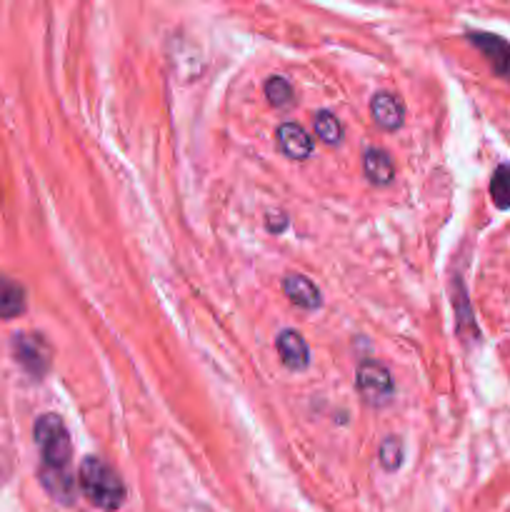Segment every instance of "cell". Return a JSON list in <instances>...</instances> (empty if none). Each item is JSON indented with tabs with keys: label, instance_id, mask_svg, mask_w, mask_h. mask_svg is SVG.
<instances>
[{
	"label": "cell",
	"instance_id": "7a4b0ae2",
	"mask_svg": "<svg viewBox=\"0 0 510 512\" xmlns=\"http://www.w3.org/2000/svg\"><path fill=\"white\" fill-rule=\"evenodd\" d=\"M80 493L90 500L98 510L115 512L125 503V485L120 475L110 468L105 460L88 455L78 465Z\"/></svg>",
	"mask_w": 510,
	"mask_h": 512
},
{
	"label": "cell",
	"instance_id": "6da1fadb",
	"mask_svg": "<svg viewBox=\"0 0 510 512\" xmlns=\"http://www.w3.org/2000/svg\"><path fill=\"white\" fill-rule=\"evenodd\" d=\"M33 438L40 453V483L53 500L63 505L75 503V480L70 475L73 443L63 420L45 413L35 420Z\"/></svg>",
	"mask_w": 510,
	"mask_h": 512
},
{
	"label": "cell",
	"instance_id": "4fadbf2b",
	"mask_svg": "<svg viewBox=\"0 0 510 512\" xmlns=\"http://www.w3.org/2000/svg\"><path fill=\"white\" fill-rule=\"evenodd\" d=\"M313 125H315V135H318L325 145H338L340 138H343V125H340V120L335 118L333 113H328V110L315 113Z\"/></svg>",
	"mask_w": 510,
	"mask_h": 512
},
{
	"label": "cell",
	"instance_id": "ba28073f",
	"mask_svg": "<svg viewBox=\"0 0 510 512\" xmlns=\"http://www.w3.org/2000/svg\"><path fill=\"white\" fill-rule=\"evenodd\" d=\"M275 140H278L280 150H283L290 160H305L313 153V140H310V135L295 123L280 125L278 133H275Z\"/></svg>",
	"mask_w": 510,
	"mask_h": 512
},
{
	"label": "cell",
	"instance_id": "7c38bea8",
	"mask_svg": "<svg viewBox=\"0 0 510 512\" xmlns=\"http://www.w3.org/2000/svg\"><path fill=\"white\" fill-rule=\"evenodd\" d=\"M490 198H493L495 208L510 210V163L495 168L493 178H490Z\"/></svg>",
	"mask_w": 510,
	"mask_h": 512
},
{
	"label": "cell",
	"instance_id": "277c9868",
	"mask_svg": "<svg viewBox=\"0 0 510 512\" xmlns=\"http://www.w3.org/2000/svg\"><path fill=\"white\" fill-rule=\"evenodd\" d=\"M468 40L473 48H478L480 53L490 60L495 75L510 83V43L508 40L500 38V35H493V33H483V30H473V33H468Z\"/></svg>",
	"mask_w": 510,
	"mask_h": 512
},
{
	"label": "cell",
	"instance_id": "5b68a950",
	"mask_svg": "<svg viewBox=\"0 0 510 512\" xmlns=\"http://www.w3.org/2000/svg\"><path fill=\"white\" fill-rule=\"evenodd\" d=\"M13 350H15V360L28 370L30 375H43L50 365V350L48 345L43 343L40 335H30V333H20L13 338Z\"/></svg>",
	"mask_w": 510,
	"mask_h": 512
},
{
	"label": "cell",
	"instance_id": "30bf717a",
	"mask_svg": "<svg viewBox=\"0 0 510 512\" xmlns=\"http://www.w3.org/2000/svg\"><path fill=\"white\" fill-rule=\"evenodd\" d=\"M363 173L373 185H390L395 178V165L385 150L370 148L363 155Z\"/></svg>",
	"mask_w": 510,
	"mask_h": 512
},
{
	"label": "cell",
	"instance_id": "52a82bcc",
	"mask_svg": "<svg viewBox=\"0 0 510 512\" xmlns=\"http://www.w3.org/2000/svg\"><path fill=\"white\" fill-rule=\"evenodd\" d=\"M370 115H373L378 128L398 130L405 120V108L398 95L375 93L373 100H370Z\"/></svg>",
	"mask_w": 510,
	"mask_h": 512
},
{
	"label": "cell",
	"instance_id": "8992f818",
	"mask_svg": "<svg viewBox=\"0 0 510 512\" xmlns=\"http://www.w3.org/2000/svg\"><path fill=\"white\" fill-rule=\"evenodd\" d=\"M275 348H278L280 360H283V365L288 370L300 373V370H305L310 365L308 343H305L303 335L295 333V330H283V333L278 335V340H275Z\"/></svg>",
	"mask_w": 510,
	"mask_h": 512
},
{
	"label": "cell",
	"instance_id": "5bb4252c",
	"mask_svg": "<svg viewBox=\"0 0 510 512\" xmlns=\"http://www.w3.org/2000/svg\"><path fill=\"white\" fill-rule=\"evenodd\" d=\"M265 98H268L270 105H275V108H285V105H290V100H293V88H290V83L285 78L273 75V78H268V83H265Z\"/></svg>",
	"mask_w": 510,
	"mask_h": 512
},
{
	"label": "cell",
	"instance_id": "9c48e42d",
	"mask_svg": "<svg viewBox=\"0 0 510 512\" xmlns=\"http://www.w3.org/2000/svg\"><path fill=\"white\" fill-rule=\"evenodd\" d=\"M283 293L288 295V300L293 305H298V308L303 310H315L320 308V290L318 285L313 283V280H308L305 275H285L283 280Z\"/></svg>",
	"mask_w": 510,
	"mask_h": 512
},
{
	"label": "cell",
	"instance_id": "3957f363",
	"mask_svg": "<svg viewBox=\"0 0 510 512\" xmlns=\"http://www.w3.org/2000/svg\"><path fill=\"white\" fill-rule=\"evenodd\" d=\"M355 385H358V393L363 398V403L370 405V408H385V405L393 403V378H390L388 368L375 363V360H363L358 365Z\"/></svg>",
	"mask_w": 510,
	"mask_h": 512
},
{
	"label": "cell",
	"instance_id": "8fae6325",
	"mask_svg": "<svg viewBox=\"0 0 510 512\" xmlns=\"http://www.w3.org/2000/svg\"><path fill=\"white\" fill-rule=\"evenodd\" d=\"M25 310V290L23 285L15 283L13 278L0 275V318L10 320L23 315Z\"/></svg>",
	"mask_w": 510,
	"mask_h": 512
},
{
	"label": "cell",
	"instance_id": "9a60e30c",
	"mask_svg": "<svg viewBox=\"0 0 510 512\" xmlns=\"http://www.w3.org/2000/svg\"><path fill=\"white\" fill-rule=\"evenodd\" d=\"M380 463L385 470H398L403 463V443L398 438H385L380 445Z\"/></svg>",
	"mask_w": 510,
	"mask_h": 512
}]
</instances>
